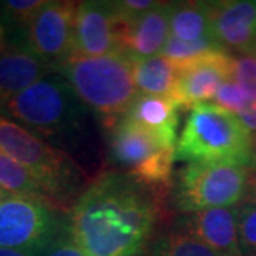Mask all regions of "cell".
I'll return each instance as SVG.
<instances>
[{
	"instance_id": "obj_29",
	"label": "cell",
	"mask_w": 256,
	"mask_h": 256,
	"mask_svg": "<svg viewBox=\"0 0 256 256\" xmlns=\"http://www.w3.org/2000/svg\"><path fill=\"white\" fill-rule=\"evenodd\" d=\"M252 154H254V168H256V132L252 136Z\"/></svg>"
},
{
	"instance_id": "obj_33",
	"label": "cell",
	"mask_w": 256,
	"mask_h": 256,
	"mask_svg": "<svg viewBox=\"0 0 256 256\" xmlns=\"http://www.w3.org/2000/svg\"><path fill=\"white\" fill-rule=\"evenodd\" d=\"M246 256H256V252L255 254H250V255H246Z\"/></svg>"
},
{
	"instance_id": "obj_1",
	"label": "cell",
	"mask_w": 256,
	"mask_h": 256,
	"mask_svg": "<svg viewBox=\"0 0 256 256\" xmlns=\"http://www.w3.org/2000/svg\"><path fill=\"white\" fill-rule=\"evenodd\" d=\"M161 192L131 175L102 172L80 194L67 229L86 256H138L161 212Z\"/></svg>"
},
{
	"instance_id": "obj_13",
	"label": "cell",
	"mask_w": 256,
	"mask_h": 256,
	"mask_svg": "<svg viewBox=\"0 0 256 256\" xmlns=\"http://www.w3.org/2000/svg\"><path fill=\"white\" fill-rule=\"evenodd\" d=\"M2 28V24H0ZM54 70L38 58L28 46V42L12 40L2 28L0 48V110L18 92Z\"/></svg>"
},
{
	"instance_id": "obj_26",
	"label": "cell",
	"mask_w": 256,
	"mask_h": 256,
	"mask_svg": "<svg viewBox=\"0 0 256 256\" xmlns=\"http://www.w3.org/2000/svg\"><path fill=\"white\" fill-rule=\"evenodd\" d=\"M42 256H86L78 245L76 244L68 232L67 226L56 236L46 249L43 250Z\"/></svg>"
},
{
	"instance_id": "obj_15",
	"label": "cell",
	"mask_w": 256,
	"mask_h": 256,
	"mask_svg": "<svg viewBox=\"0 0 256 256\" xmlns=\"http://www.w3.org/2000/svg\"><path fill=\"white\" fill-rule=\"evenodd\" d=\"M188 234L222 256H244L239 245L236 208H210L190 214L185 220Z\"/></svg>"
},
{
	"instance_id": "obj_19",
	"label": "cell",
	"mask_w": 256,
	"mask_h": 256,
	"mask_svg": "<svg viewBox=\"0 0 256 256\" xmlns=\"http://www.w3.org/2000/svg\"><path fill=\"white\" fill-rule=\"evenodd\" d=\"M0 186L14 195L34 196L53 202L43 184L34 175L0 151ZM54 204V202H53Z\"/></svg>"
},
{
	"instance_id": "obj_30",
	"label": "cell",
	"mask_w": 256,
	"mask_h": 256,
	"mask_svg": "<svg viewBox=\"0 0 256 256\" xmlns=\"http://www.w3.org/2000/svg\"><path fill=\"white\" fill-rule=\"evenodd\" d=\"M10 192H8L4 188H2L0 186V200H3V198H6V196H9Z\"/></svg>"
},
{
	"instance_id": "obj_6",
	"label": "cell",
	"mask_w": 256,
	"mask_h": 256,
	"mask_svg": "<svg viewBox=\"0 0 256 256\" xmlns=\"http://www.w3.org/2000/svg\"><path fill=\"white\" fill-rule=\"evenodd\" d=\"M107 127L111 160L146 186L160 192L165 190L171 182L175 148L160 144L126 116L108 122Z\"/></svg>"
},
{
	"instance_id": "obj_9",
	"label": "cell",
	"mask_w": 256,
	"mask_h": 256,
	"mask_svg": "<svg viewBox=\"0 0 256 256\" xmlns=\"http://www.w3.org/2000/svg\"><path fill=\"white\" fill-rule=\"evenodd\" d=\"M76 2H47L26 28L30 50L53 70L74 56Z\"/></svg>"
},
{
	"instance_id": "obj_11",
	"label": "cell",
	"mask_w": 256,
	"mask_h": 256,
	"mask_svg": "<svg viewBox=\"0 0 256 256\" xmlns=\"http://www.w3.org/2000/svg\"><path fill=\"white\" fill-rule=\"evenodd\" d=\"M176 66L181 76L171 100L180 110H191L196 104L215 98L220 86L232 80L234 57L226 50H215Z\"/></svg>"
},
{
	"instance_id": "obj_27",
	"label": "cell",
	"mask_w": 256,
	"mask_h": 256,
	"mask_svg": "<svg viewBox=\"0 0 256 256\" xmlns=\"http://www.w3.org/2000/svg\"><path fill=\"white\" fill-rule=\"evenodd\" d=\"M43 250H28V249H12L0 248V256H42Z\"/></svg>"
},
{
	"instance_id": "obj_18",
	"label": "cell",
	"mask_w": 256,
	"mask_h": 256,
	"mask_svg": "<svg viewBox=\"0 0 256 256\" xmlns=\"http://www.w3.org/2000/svg\"><path fill=\"white\" fill-rule=\"evenodd\" d=\"M170 37L182 42L214 38L210 30V2L172 4L170 14Z\"/></svg>"
},
{
	"instance_id": "obj_31",
	"label": "cell",
	"mask_w": 256,
	"mask_h": 256,
	"mask_svg": "<svg viewBox=\"0 0 256 256\" xmlns=\"http://www.w3.org/2000/svg\"><path fill=\"white\" fill-rule=\"evenodd\" d=\"M249 56H252V57H255V58H256V46H255V48H254V50L250 52V54H249Z\"/></svg>"
},
{
	"instance_id": "obj_4",
	"label": "cell",
	"mask_w": 256,
	"mask_h": 256,
	"mask_svg": "<svg viewBox=\"0 0 256 256\" xmlns=\"http://www.w3.org/2000/svg\"><path fill=\"white\" fill-rule=\"evenodd\" d=\"M0 151L28 168L60 208L82 185V170L72 156L4 116H0Z\"/></svg>"
},
{
	"instance_id": "obj_17",
	"label": "cell",
	"mask_w": 256,
	"mask_h": 256,
	"mask_svg": "<svg viewBox=\"0 0 256 256\" xmlns=\"http://www.w3.org/2000/svg\"><path fill=\"white\" fill-rule=\"evenodd\" d=\"M132 76L136 87L141 94L171 98L181 73L172 60L156 54L148 58L132 60Z\"/></svg>"
},
{
	"instance_id": "obj_25",
	"label": "cell",
	"mask_w": 256,
	"mask_h": 256,
	"mask_svg": "<svg viewBox=\"0 0 256 256\" xmlns=\"http://www.w3.org/2000/svg\"><path fill=\"white\" fill-rule=\"evenodd\" d=\"M232 82L242 87L249 98L256 100V58L252 56H240L234 58Z\"/></svg>"
},
{
	"instance_id": "obj_14",
	"label": "cell",
	"mask_w": 256,
	"mask_h": 256,
	"mask_svg": "<svg viewBox=\"0 0 256 256\" xmlns=\"http://www.w3.org/2000/svg\"><path fill=\"white\" fill-rule=\"evenodd\" d=\"M172 3H158L124 28L122 48L131 60H141L161 53L170 37Z\"/></svg>"
},
{
	"instance_id": "obj_7",
	"label": "cell",
	"mask_w": 256,
	"mask_h": 256,
	"mask_svg": "<svg viewBox=\"0 0 256 256\" xmlns=\"http://www.w3.org/2000/svg\"><path fill=\"white\" fill-rule=\"evenodd\" d=\"M249 170L228 162H190L180 172L176 208L186 214L228 208L246 198Z\"/></svg>"
},
{
	"instance_id": "obj_22",
	"label": "cell",
	"mask_w": 256,
	"mask_h": 256,
	"mask_svg": "<svg viewBox=\"0 0 256 256\" xmlns=\"http://www.w3.org/2000/svg\"><path fill=\"white\" fill-rule=\"evenodd\" d=\"M239 245L244 256L256 252V204L244 202L236 208Z\"/></svg>"
},
{
	"instance_id": "obj_24",
	"label": "cell",
	"mask_w": 256,
	"mask_h": 256,
	"mask_svg": "<svg viewBox=\"0 0 256 256\" xmlns=\"http://www.w3.org/2000/svg\"><path fill=\"white\" fill-rule=\"evenodd\" d=\"M215 101L216 106H220V108L234 114H239L240 111L246 108L252 100L249 98V96L242 87H239L236 82L230 80L220 86L215 96Z\"/></svg>"
},
{
	"instance_id": "obj_21",
	"label": "cell",
	"mask_w": 256,
	"mask_h": 256,
	"mask_svg": "<svg viewBox=\"0 0 256 256\" xmlns=\"http://www.w3.org/2000/svg\"><path fill=\"white\" fill-rule=\"evenodd\" d=\"M215 50H225L215 38L196 40V42H182L174 37H168L161 56L172 60L176 64H184L195 60L204 54Z\"/></svg>"
},
{
	"instance_id": "obj_12",
	"label": "cell",
	"mask_w": 256,
	"mask_h": 256,
	"mask_svg": "<svg viewBox=\"0 0 256 256\" xmlns=\"http://www.w3.org/2000/svg\"><path fill=\"white\" fill-rule=\"evenodd\" d=\"M210 30L226 52L249 56L256 46V2H210Z\"/></svg>"
},
{
	"instance_id": "obj_32",
	"label": "cell",
	"mask_w": 256,
	"mask_h": 256,
	"mask_svg": "<svg viewBox=\"0 0 256 256\" xmlns=\"http://www.w3.org/2000/svg\"><path fill=\"white\" fill-rule=\"evenodd\" d=\"M0 48H2V28H0Z\"/></svg>"
},
{
	"instance_id": "obj_3",
	"label": "cell",
	"mask_w": 256,
	"mask_h": 256,
	"mask_svg": "<svg viewBox=\"0 0 256 256\" xmlns=\"http://www.w3.org/2000/svg\"><path fill=\"white\" fill-rule=\"evenodd\" d=\"M54 72L70 84L84 106L107 118V124L124 116L138 96L132 60L124 52L101 57L73 56Z\"/></svg>"
},
{
	"instance_id": "obj_10",
	"label": "cell",
	"mask_w": 256,
	"mask_h": 256,
	"mask_svg": "<svg viewBox=\"0 0 256 256\" xmlns=\"http://www.w3.org/2000/svg\"><path fill=\"white\" fill-rule=\"evenodd\" d=\"M124 24L112 2L87 0L77 3L74 18V56L101 57L122 53Z\"/></svg>"
},
{
	"instance_id": "obj_5",
	"label": "cell",
	"mask_w": 256,
	"mask_h": 256,
	"mask_svg": "<svg viewBox=\"0 0 256 256\" xmlns=\"http://www.w3.org/2000/svg\"><path fill=\"white\" fill-rule=\"evenodd\" d=\"M3 111L38 137H53L82 127L86 106L70 84L53 72L8 101Z\"/></svg>"
},
{
	"instance_id": "obj_16",
	"label": "cell",
	"mask_w": 256,
	"mask_h": 256,
	"mask_svg": "<svg viewBox=\"0 0 256 256\" xmlns=\"http://www.w3.org/2000/svg\"><path fill=\"white\" fill-rule=\"evenodd\" d=\"M178 111V106L168 97L138 92L124 116L141 126L160 144L175 148L180 126Z\"/></svg>"
},
{
	"instance_id": "obj_2",
	"label": "cell",
	"mask_w": 256,
	"mask_h": 256,
	"mask_svg": "<svg viewBox=\"0 0 256 256\" xmlns=\"http://www.w3.org/2000/svg\"><path fill=\"white\" fill-rule=\"evenodd\" d=\"M175 161L228 162L254 168L252 134L236 114L216 104H196L176 140Z\"/></svg>"
},
{
	"instance_id": "obj_20",
	"label": "cell",
	"mask_w": 256,
	"mask_h": 256,
	"mask_svg": "<svg viewBox=\"0 0 256 256\" xmlns=\"http://www.w3.org/2000/svg\"><path fill=\"white\" fill-rule=\"evenodd\" d=\"M151 256H222L188 232H170L160 238Z\"/></svg>"
},
{
	"instance_id": "obj_28",
	"label": "cell",
	"mask_w": 256,
	"mask_h": 256,
	"mask_svg": "<svg viewBox=\"0 0 256 256\" xmlns=\"http://www.w3.org/2000/svg\"><path fill=\"white\" fill-rule=\"evenodd\" d=\"M245 202L256 204V168L249 170V180H248V192Z\"/></svg>"
},
{
	"instance_id": "obj_8",
	"label": "cell",
	"mask_w": 256,
	"mask_h": 256,
	"mask_svg": "<svg viewBox=\"0 0 256 256\" xmlns=\"http://www.w3.org/2000/svg\"><path fill=\"white\" fill-rule=\"evenodd\" d=\"M58 210L34 196L10 194L0 200V248L44 250L67 226Z\"/></svg>"
},
{
	"instance_id": "obj_23",
	"label": "cell",
	"mask_w": 256,
	"mask_h": 256,
	"mask_svg": "<svg viewBox=\"0 0 256 256\" xmlns=\"http://www.w3.org/2000/svg\"><path fill=\"white\" fill-rule=\"evenodd\" d=\"M46 0H9L3 3V20L6 22L3 26H16L26 28L30 20L34 18L38 10L43 8Z\"/></svg>"
}]
</instances>
